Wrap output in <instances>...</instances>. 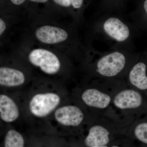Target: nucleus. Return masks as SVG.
Here are the masks:
<instances>
[{"label":"nucleus","mask_w":147,"mask_h":147,"mask_svg":"<svg viewBox=\"0 0 147 147\" xmlns=\"http://www.w3.org/2000/svg\"><path fill=\"white\" fill-rule=\"evenodd\" d=\"M129 55L126 52L120 50L101 55L96 63L97 72L105 77L117 76L124 68Z\"/></svg>","instance_id":"obj_1"},{"label":"nucleus","mask_w":147,"mask_h":147,"mask_svg":"<svg viewBox=\"0 0 147 147\" xmlns=\"http://www.w3.org/2000/svg\"><path fill=\"white\" fill-rule=\"evenodd\" d=\"M28 59L32 65L39 67L47 74H56L60 69L61 64L59 58L53 52L46 49L37 48L32 50Z\"/></svg>","instance_id":"obj_2"},{"label":"nucleus","mask_w":147,"mask_h":147,"mask_svg":"<svg viewBox=\"0 0 147 147\" xmlns=\"http://www.w3.org/2000/svg\"><path fill=\"white\" fill-rule=\"evenodd\" d=\"M61 101V98L54 92L38 93L34 96L29 103V109L33 115L43 117L54 110Z\"/></svg>","instance_id":"obj_3"},{"label":"nucleus","mask_w":147,"mask_h":147,"mask_svg":"<svg viewBox=\"0 0 147 147\" xmlns=\"http://www.w3.org/2000/svg\"><path fill=\"white\" fill-rule=\"evenodd\" d=\"M102 31L109 39L118 43L126 42L131 35L128 25L115 16L106 18L102 25Z\"/></svg>","instance_id":"obj_4"},{"label":"nucleus","mask_w":147,"mask_h":147,"mask_svg":"<svg viewBox=\"0 0 147 147\" xmlns=\"http://www.w3.org/2000/svg\"><path fill=\"white\" fill-rule=\"evenodd\" d=\"M35 35L38 41L47 45H54L64 42L68 37V33L65 30L49 25L38 28Z\"/></svg>","instance_id":"obj_5"},{"label":"nucleus","mask_w":147,"mask_h":147,"mask_svg":"<svg viewBox=\"0 0 147 147\" xmlns=\"http://www.w3.org/2000/svg\"><path fill=\"white\" fill-rule=\"evenodd\" d=\"M55 117L59 123L65 126H77L84 118V113L77 106L65 105L58 108L55 113Z\"/></svg>","instance_id":"obj_6"},{"label":"nucleus","mask_w":147,"mask_h":147,"mask_svg":"<svg viewBox=\"0 0 147 147\" xmlns=\"http://www.w3.org/2000/svg\"><path fill=\"white\" fill-rule=\"evenodd\" d=\"M114 102L116 107L119 109L137 108L143 104V98L142 94L137 91L126 90L116 96Z\"/></svg>","instance_id":"obj_7"},{"label":"nucleus","mask_w":147,"mask_h":147,"mask_svg":"<svg viewBox=\"0 0 147 147\" xmlns=\"http://www.w3.org/2000/svg\"><path fill=\"white\" fill-rule=\"evenodd\" d=\"M26 77L23 72L16 69L1 67L0 68V85L2 86L14 87L24 84Z\"/></svg>","instance_id":"obj_8"},{"label":"nucleus","mask_w":147,"mask_h":147,"mask_svg":"<svg viewBox=\"0 0 147 147\" xmlns=\"http://www.w3.org/2000/svg\"><path fill=\"white\" fill-rule=\"evenodd\" d=\"M82 98L86 105L101 109L108 107L111 101V98L108 94L94 88L85 91L82 94Z\"/></svg>","instance_id":"obj_9"},{"label":"nucleus","mask_w":147,"mask_h":147,"mask_svg":"<svg viewBox=\"0 0 147 147\" xmlns=\"http://www.w3.org/2000/svg\"><path fill=\"white\" fill-rule=\"evenodd\" d=\"M19 109L16 103L5 94L0 95V116L4 121L11 123L18 119Z\"/></svg>","instance_id":"obj_10"},{"label":"nucleus","mask_w":147,"mask_h":147,"mask_svg":"<svg viewBox=\"0 0 147 147\" xmlns=\"http://www.w3.org/2000/svg\"><path fill=\"white\" fill-rule=\"evenodd\" d=\"M147 66L144 62L137 63L129 74V82L134 87L142 91L147 90Z\"/></svg>","instance_id":"obj_11"},{"label":"nucleus","mask_w":147,"mask_h":147,"mask_svg":"<svg viewBox=\"0 0 147 147\" xmlns=\"http://www.w3.org/2000/svg\"><path fill=\"white\" fill-rule=\"evenodd\" d=\"M110 133L105 127L100 125L92 127L85 139L87 146H105L110 142Z\"/></svg>","instance_id":"obj_12"},{"label":"nucleus","mask_w":147,"mask_h":147,"mask_svg":"<svg viewBox=\"0 0 147 147\" xmlns=\"http://www.w3.org/2000/svg\"><path fill=\"white\" fill-rule=\"evenodd\" d=\"M4 147H24L25 141L21 133L14 129L7 132L4 139Z\"/></svg>","instance_id":"obj_13"},{"label":"nucleus","mask_w":147,"mask_h":147,"mask_svg":"<svg viewBox=\"0 0 147 147\" xmlns=\"http://www.w3.org/2000/svg\"><path fill=\"white\" fill-rule=\"evenodd\" d=\"M134 134L137 139L147 144V122L139 123L135 127Z\"/></svg>","instance_id":"obj_14"},{"label":"nucleus","mask_w":147,"mask_h":147,"mask_svg":"<svg viewBox=\"0 0 147 147\" xmlns=\"http://www.w3.org/2000/svg\"><path fill=\"white\" fill-rule=\"evenodd\" d=\"M58 5L64 7L71 6V0H53Z\"/></svg>","instance_id":"obj_15"},{"label":"nucleus","mask_w":147,"mask_h":147,"mask_svg":"<svg viewBox=\"0 0 147 147\" xmlns=\"http://www.w3.org/2000/svg\"><path fill=\"white\" fill-rule=\"evenodd\" d=\"M85 0H71V6L74 9H79L82 8Z\"/></svg>","instance_id":"obj_16"},{"label":"nucleus","mask_w":147,"mask_h":147,"mask_svg":"<svg viewBox=\"0 0 147 147\" xmlns=\"http://www.w3.org/2000/svg\"><path fill=\"white\" fill-rule=\"evenodd\" d=\"M6 28L5 22L1 18L0 19V35L1 36L5 32Z\"/></svg>","instance_id":"obj_17"},{"label":"nucleus","mask_w":147,"mask_h":147,"mask_svg":"<svg viewBox=\"0 0 147 147\" xmlns=\"http://www.w3.org/2000/svg\"><path fill=\"white\" fill-rule=\"evenodd\" d=\"M11 2L14 5H20L23 4L26 0H10Z\"/></svg>","instance_id":"obj_18"},{"label":"nucleus","mask_w":147,"mask_h":147,"mask_svg":"<svg viewBox=\"0 0 147 147\" xmlns=\"http://www.w3.org/2000/svg\"><path fill=\"white\" fill-rule=\"evenodd\" d=\"M33 2L37 3H45L48 1L49 0H29Z\"/></svg>","instance_id":"obj_19"},{"label":"nucleus","mask_w":147,"mask_h":147,"mask_svg":"<svg viewBox=\"0 0 147 147\" xmlns=\"http://www.w3.org/2000/svg\"><path fill=\"white\" fill-rule=\"evenodd\" d=\"M143 7H144V9L145 12L147 15V0H146L145 1L144 3V5H143Z\"/></svg>","instance_id":"obj_20"},{"label":"nucleus","mask_w":147,"mask_h":147,"mask_svg":"<svg viewBox=\"0 0 147 147\" xmlns=\"http://www.w3.org/2000/svg\"><path fill=\"white\" fill-rule=\"evenodd\" d=\"M90 147H108L106 146H92Z\"/></svg>","instance_id":"obj_21"},{"label":"nucleus","mask_w":147,"mask_h":147,"mask_svg":"<svg viewBox=\"0 0 147 147\" xmlns=\"http://www.w3.org/2000/svg\"><path fill=\"white\" fill-rule=\"evenodd\" d=\"M112 147H119L117 146H113Z\"/></svg>","instance_id":"obj_22"},{"label":"nucleus","mask_w":147,"mask_h":147,"mask_svg":"<svg viewBox=\"0 0 147 147\" xmlns=\"http://www.w3.org/2000/svg\"></svg>","instance_id":"obj_23"}]
</instances>
